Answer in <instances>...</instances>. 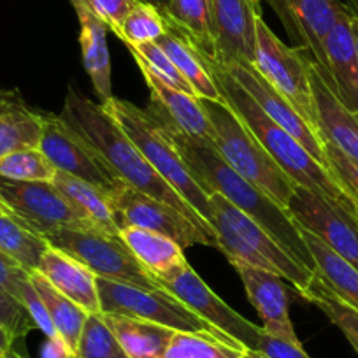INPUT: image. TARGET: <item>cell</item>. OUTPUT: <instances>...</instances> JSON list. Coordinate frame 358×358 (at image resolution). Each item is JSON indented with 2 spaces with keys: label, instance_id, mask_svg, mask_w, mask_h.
Returning <instances> with one entry per match:
<instances>
[{
  "label": "cell",
  "instance_id": "obj_3",
  "mask_svg": "<svg viewBox=\"0 0 358 358\" xmlns=\"http://www.w3.org/2000/svg\"><path fill=\"white\" fill-rule=\"evenodd\" d=\"M204 64L209 74L215 79L223 101L246 123L248 129L260 141L264 150L276 160V164L283 169L285 174L297 187L306 188L316 195H322V197L337 202L344 208L355 209V202L351 201L346 190L337 183L332 172L323 167L283 127L268 118L264 109L253 101V97L230 76V72L225 67H222L216 60H209V58H204Z\"/></svg>",
  "mask_w": 358,
  "mask_h": 358
},
{
  "label": "cell",
  "instance_id": "obj_52",
  "mask_svg": "<svg viewBox=\"0 0 358 358\" xmlns=\"http://www.w3.org/2000/svg\"><path fill=\"white\" fill-rule=\"evenodd\" d=\"M355 211H357V216H358V204H355Z\"/></svg>",
  "mask_w": 358,
  "mask_h": 358
},
{
  "label": "cell",
  "instance_id": "obj_44",
  "mask_svg": "<svg viewBox=\"0 0 358 358\" xmlns=\"http://www.w3.org/2000/svg\"><path fill=\"white\" fill-rule=\"evenodd\" d=\"M13 343H15V339H13L11 334H9L4 327H0V355L6 353L8 350H11Z\"/></svg>",
  "mask_w": 358,
  "mask_h": 358
},
{
  "label": "cell",
  "instance_id": "obj_47",
  "mask_svg": "<svg viewBox=\"0 0 358 358\" xmlns=\"http://www.w3.org/2000/svg\"><path fill=\"white\" fill-rule=\"evenodd\" d=\"M241 358H267V357H264V355L257 350H244L243 357Z\"/></svg>",
  "mask_w": 358,
  "mask_h": 358
},
{
  "label": "cell",
  "instance_id": "obj_36",
  "mask_svg": "<svg viewBox=\"0 0 358 358\" xmlns=\"http://www.w3.org/2000/svg\"><path fill=\"white\" fill-rule=\"evenodd\" d=\"M165 18L157 8L151 4L139 2L132 11L127 15L116 36L127 44V46H139L146 43H157L165 34Z\"/></svg>",
  "mask_w": 358,
  "mask_h": 358
},
{
  "label": "cell",
  "instance_id": "obj_41",
  "mask_svg": "<svg viewBox=\"0 0 358 358\" xmlns=\"http://www.w3.org/2000/svg\"><path fill=\"white\" fill-rule=\"evenodd\" d=\"M30 285V273L22 265L16 264L13 258L0 251V290L8 292L20 302L23 301L27 287ZM23 304V302H22Z\"/></svg>",
  "mask_w": 358,
  "mask_h": 358
},
{
  "label": "cell",
  "instance_id": "obj_7",
  "mask_svg": "<svg viewBox=\"0 0 358 358\" xmlns=\"http://www.w3.org/2000/svg\"><path fill=\"white\" fill-rule=\"evenodd\" d=\"M46 241L53 248L65 251L85 264L97 278L165 292L157 278L134 257L120 236L104 232L95 225H86L60 229L46 236Z\"/></svg>",
  "mask_w": 358,
  "mask_h": 358
},
{
  "label": "cell",
  "instance_id": "obj_33",
  "mask_svg": "<svg viewBox=\"0 0 358 358\" xmlns=\"http://www.w3.org/2000/svg\"><path fill=\"white\" fill-rule=\"evenodd\" d=\"M241 348L204 332H176L164 358H241Z\"/></svg>",
  "mask_w": 358,
  "mask_h": 358
},
{
  "label": "cell",
  "instance_id": "obj_12",
  "mask_svg": "<svg viewBox=\"0 0 358 358\" xmlns=\"http://www.w3.org/2000/svg\"><path fill=\"white\" fill-rule=\"evenodd\" d=\"M109 195L120 230L123 227H139V229L158 232L171 237L183 250L195 244L216 248V244L188 216L158 199L136 190L123 181L115 190L109 192Z\"/></svg>",
  "mask_w": 358,
  "mask_h": 358
},
{
  "label": "cell",
  "instance_id": "obj_2",
  "mask_svg": "<svg viewBox=\"0 0 358 358\" xmlns=\"http://www.w3.org/2000/svg\"><path fill=\"white\" fill-rule=\"evenodd\" d=\"M60 116L83 139L92 144L120 181L181 211L216 244L213 227L174 188L165 183V179L148 164L139 148L130 141L104 106L95 104L74 90H69Z\"/></svg>",
  "mask_w": 358,
  "mask_h": 358
},
{
  "label": "cell",
  "instance_id": "obj_40",
  "mask_svg": "<svg viewBox=\"0 0 358 358\" xmlns=\"http://www.w3.org/2000/svg\"><path fill=\"white\" fill-rule=\"evenodd\" d=\"M323 146H325L329 171L337 179V183L346 190L351 201L358 204V162L346 157L339 148H336L329 141L323 139Z\"/></svg>",
  "mask_w": 358,
  "mask_h": 358
},
{
  "label": "cell",
  "instance_id": "obj_31",
  "mask_svg": "<svg viewBox=\"0 0 358 358\" xmlns=\"http://www.w3.org/2000/svg\"><path fill=\"white\" fill-rule=\"evenodd\" d=\"M120 237L129 246L134 257L150 271L155 278L162 276L172 267L185 262V250L171 237L158 232L139 229V227H123Z\"/></svg>",
  "mask_w": 358,
  "mask_h": 358
},
{
  "label": "cell",
  "instance_id": "obj_32",
  "mask_svg": "<svg viewBox=\"0 0 358 358\" xmlns=\"http://www.w3.org/2000/svg\"><path fill=\"white\" fill-rule=\"evenodd\" d=\"M51 244L15 215H0V251L34 273Z\"/></svg>",
  "mask_w": 358,
  "mask_h": 358
},
{
  "label": "cell",
  "instance_id": "obj_22",
  "mask_svg": "<svg viewBox=\"0 0 358 358\" xmlns=\"http://www.w3.org/2000/svg\"><path fill=\"white\" fill-rule=\"evenodd\" d=\"M37 273L43 274L58 292L81 306L86 313H102L97 276L85 264L58 248L50 246L41 260Z\"/></svg>",
  "mask_w": 358,
  "mask_h": 358
},
{
  "label": "cell",
  "instance_id": "obj_42",
  "mask_svg": "<svg viewBox=\"0 0 358 358\" xmlns=\"http://www.w3.org/2000/svg\"><path fill=\"white\" fill-rule=\"evenodd\" d=\"M88 4L108 25V29L116 34L127 15L139 4V0H88Z\"/></svg>",
  "mask_w": 358,
  "mask_h": 358
},
{
  "label": "cell",
  "instance_id": "obj_11",
  "mask_svg": "<svg viewBox=\"0 0 358 358\" xmlns=\"http://www.w3.org/2000/svg\"><path fill=\"white\" fill-rule=\"evenodd\" d=\"M0 199L13 215L43 237L60 229L92 225L53 181H8L0 179Z\"/></svg>",
  "mask_w": 358,
  "mask_h": 358
},
{
  "label": "cell",
  "instance_id": "obj_45",
  "mask_svg": "<svg viewBox=\"0 0 358 358\" xmlns=\"http://www.w3.org/2000/svg\"><path fill=\"white\" fill-rule=\"evenodd\" d=\"M139 2H144V4H151L153 8H157L160 13H164L165 8H167V4H169V0H139Z\"/></svg>",
  "mask_w": 358,
  "mask_h": 358
},
{
  "label": "cell",
  "instance_id": "obj_8",
  "mask_svg": "<svg viewBox=\"0 0 358 358\" xmlns=\"http://www.w3.org/2000/svg\"><path fill=\"white\" fill-rule=\"evenodd\" d=\"M97 288L102 313H115V315L146 320V322L158 323V325L176 330V332L213 334L232 346L244 350L239 343L209 325L206 320L190 311L183 302H179L169 292L148 290V288L106 280V278H97Z\"/></svg>",
  "mask_w": 358,
  "mask_h": 358
},
{
  "label": "cell",
  "instance_id": "obj_19",
  "mask_svg": "<svg viewBox=\"0 0 358 358\" xmlns=\"http://www.w3.org/2000/svg\"><path fill=\"white\" fill-rule=\"evenodd\" d=\"M234 268L241 276L248 299L264 322L262 329L278 339L301 344L288 313L287 288L281 281L283 278L271 271L250 265H234Z\"/></svg>",
  "mask_w": 358,
  "mask_h": 358
},
{
  "label": "cell",
  "instance_id": "obj_4",
  "mask_svg": "<svg viewBox=\"0 0 358 358\" xmlns=\"http://www.w3.org/2000/svg\"><path fill=\"white\" fill-rule=\"evenodd\" d=\"M209 223L216 234V250L232 265H250L280 274L308 301L316 274L295 260L257 222L230 204L222 195H209Z\"/></svg>",
  "mask_w": 358,
  "mask_h": 358
},
{
  "label": "cell",
  "instance_id": "obj_9",
  "mask_svg": "<svg viewBox=\"0 0 358 358\" xmlns=\"http://www.w3.org/2000/svg\"><path fill=\"white\" fill-rule=\"evenodd\" d=\"M313 58L295 46H288L278 39L264 18L257 20V58L255 69L280 92L295 111L318 130L315 99L311 90ZM320 132V130H318Z\"/></svg>",
  "mask_w": 358,
  "mask_h": 358
},
{
  "label": "cell",
  "instance_id": "obj_16",
  "mask_svg": "<svg viewBox=\"0 0 358 358\" xmlns=\"http://www.w3.org/2000/svg\"><path fill=\"white\" fill-rule=\"evenodd\" d=\"M260 6L253 0H213L216 62L253 65L257 58V20Z\"/></svg>",
  "mask_w": 358,
  "mask_h": 358
},
{
  "label": "cell",
  "instance_id": "obj_46",
  "mask_svg": "<svg viewBox=\"0 0 358 358\" xmlns=\"http://www.w3.org/2000/svg\"><path fill=\"white\" fill-rule=\"evenodd\" d=\"M351 29H353V36H355V44H357V53H358V15L351 16Z\"/></svg>",
  "mask_w": 358,
  "mask_h": 358
},
{
  "label": "cell",
  "instance_id": "obj_50",
  "mask_svg": "<svg viewBox=\"0 0 358 358\" xmlns=\"http://www.w3.org/2000/svg\"><path fill=\"white\" fill-rule=\"evenodd\" d=\"M348 8L351 9V13H355V15H358V0H355L353 4H350Z\"/></svg>",
  "mask_w": 358,
  "mask_h": 358
},
{
  "label": "cell",
  "instance_id": "obj_21",
  "mask_svg": "<svg viewBox=\"0 0 358 358\" xmlns=\"http://www.w3.org/2000/svg\"><path fill=\"white\" fill-rule=\"evenodd\" d=\"M79 22V44H81L83 65L88 72L95 94L101 104L111 101V55L108 48V25L99 18L88 0H71Z\"/></svg>",
  "mask_w": 358,
  "mask_h": 358
},
{
  "label": "cell",
  "instance_id": "obj_49",
  "mask_svg": "<svg viewBox=\"0 0 358 358\" xmlns=\"http://www.w3.org/2000/svg\"><path fill=\"white\" fill-rule=\"evenodd\" d=\"M0 215H13V211L8 208V204L2 199H0Z\"/></svg>",
  "mask_w": 358,
  "mask_h": 358
},
{
  "label": "cell",
  "instance_id": "obj_29",
  "mask_svg": "<svg viewBox=\"0 0 358 358\" xmlns=\"http://www.w3.org/2000/svg\"><path fill=\"white\" fill-rule=\"evenodd\" d=\"M30 281H32L34 288L43 299L44 306L48 309L51 322H53L55 330H57L58 337L62 343L67 348L71 358H74L76 350H78L79 337H81L83 327H85L86 318L90 313H86L81 306L72 302L71 299L65 297L62 292H58L43 274L37 271L30 273Z\"/></svg>",
  "mask_w": 358,
  "mask_h": 358
},
{
  "label": "cell",
  "instance_id": "obj_30",
  "mask_svg": "<svg viewBox=\"0 0 358 358\" xmlns=\"http://www.w3.org/2000/svg\"><path fill=\"white\" fill-rule=\"evenodd\" d=\"M53 183L76 208L81 209L83 215L92 222V225L113 234V236H120V227L116 222L109 192L58 171L53 178Z\"/></svg>",
  "mask_w": 358,
  "mask_h": 358
},
{
  "label": "cell",
  "instance_id": "obj_5",
  "mask_svg": "<svg viewBox=\"0 0 358 358\" xmlns=\"http://www.w3.org/2000/svg\"><path fill=\"white\" fill-rule=\"evenodd\" d=\"M208 118L215 130L213 146L223 160L244 179L257 185L260 190L288 211V202L297 185L285 174L260 141L248 129L246 123L230 109L227 102H213L201 99Z\"/></svg>",
  "mask_w": 358,
  "mask_h": 358
},
{
  "label": "cell",
  "instance_id": "obj_27",
  "mask_svg": "<svg viewBox=\"0 0 358 358\" xmlns=\"http://www.w3.org/2000/svg\"><path fill=\"white\" fill-rule=\"evenodd\" d=\"M301 234L315 262V274L318 280L341 301L358 309V268L311 232L301 229Z\"/></svg>",
  "mask_w": 358,
  "mask_h": 358
},
{
  "label": "cell",
  "instance_id": "obj_1",
  "mask_svg": "<svg viewBox=\"0 0 358 358\" xmlns=\"http://www.w3.org/2000/svg\"><path fill=\"white\" fill-rule=\"evenodd\" d=\"M162 127L165 129L178 153L185 160L187 167L190 169L194 178L197 179V183L209 195L218 194L223 199H227L239 211H243L253 222H257L265 232L271 234L295 260L301 262L304 267L311 268L315 273V262H313L311 253H309L308 246L302 239L301 229L287 209L281 208L274 199L268 197L257 185L237 174L223 160L218 150L213 146V143L187 136V134L172 130L165 125Z\"/></svg>",
  "mask_w": 358,
  "mask_h": 358
},
{
  "label": "cell",
  "instance_id": "obj_17",
  "mask_svg": "<svg viewBox=\"0 0 358 358\" xmlns=\"http://www.w3.org/2000/svg\"><path fill=\"white\" fill-rule=\"evenodd\" d=\"M223 67V65H222ZM234 79L246 90L253 97V101L264 109L265 115L283 127L294 139H297L323 167L329 169L327 162L325 146H323L322 134L313 129L297 111L294 106L280 94L273 86L268 85L267 79L253 67V65H229L225 67Z\"/></svg>",
  "mask_w": 358,
  "mask_h": 358
},
{
  "label": "cell",
  "instance_id": "obj_37",
  "mask_svg": "<svg viewBox=\"0 0 358 358\" xmlns=\"http://www.w3.org/2000/svg\"><path fill=\"white\" fill-rule=\"evenodd\" d=\"M55 171L39 148L22 150L0 158V179L8 181H53Z\"/></svg>",
  "mask_w": 358,
  "mask_h": 358
},
{
  "label": "cell",
  "instance_id": "obj_14",
  "mask_svg": "<svg viewBox=\"0 0 358 358\" xmlns=\"http://www.w3.org/2000/svg\"><path fill=\"white\" fill-rule=\"evenodd\" d=\"M288 213L301 229L311 232L358 268V216L355 209L295 187Z\"/></svg>",
  "mask_w": 358,
  "mask_h": 358
},
{
  "label": "cell",
  "instance_id": "obj_15",
  "mask_svg": "<svg viewBox=\"0 0 358 358\" xmlns=\"http://www.w3.org/2000/svg\"><path fill=\"white\" fill-rule=\"evenodd\" d=\"M283 23L295 48L313 58L320 76L332 85L325 55V39L344 4L339 0H265Z\"/></svg>",
  "mask_w": 358,
  "mask_h": 358
},
{
  "label": "cell",
  "instance_id": "obj_18",
  "mask_svg": "<svg viewBox=\"0 0 358 358\" xmlns=\"http://www.w3.org/2000/svg\"><path fill=\"white\" fill-rule=\"evenodd\" d=\"M136 64L150 88V115L169 129L213 143L215 130L201 99L172 88L157 78L146 65L141 62Z\"/></svg>",
  "mask_w": 358,
  "mask_h": 358
},
{
  "label": "cell",
  "instance_id": "obj_24",
  "mask_svg": "<svg viewBox=\"0 0 358 358\" xmlns=\"http://www.w3.org/2000/svg\"><path fill=\"white\" fill-rule=\"evenodd\" d=\"M43 113L23 104L16 94L0 92V158L22 150L39 148Z\"/></svg>",
  "mask_w": 358,
  "mask_h": 358
},
{
  "label": "cell",
  "instance_id": "obj_38",
  "mask_svg": "<svg viewBox=\"0 0 358 358\" xmlns=\"http://www.w3.org/2000/svg\"><path fill=\"white\" fill-rule=\"evenodd\" d=\"M127 48H129V51L132 53L134 60L146 65L157 78H160L162 81L167 83L169 86L181 90V92H187V94L190 95H195L190 83L185 79V76L178 71V67L172 64L171 58L164 53V50H162L157 43H146L139 44V46ZM195 97H197V95H195Z\"/></svg>",
  "mask_w": 358,
  "mask_h": 358
},
{
  "label": "cell",
  "instance_id": "obj_10",
  "mask_svg": "<svg viewBox=\"0 0 358 358\" xmlns=\"http://www.w3.org/2000/svg\"><path fill=\"white\" fill-rule=\"evenodd\" d=\"M157 281L165 292L174 295L179 302H183L190 311L206 320L216 330L239 343L244 350H257L264 329L227 306L202 281V278L188 265L187 260L158 276Z\"/></svg>",
  "mask_w": 358,
  "mask_h": 358
},
{
  "label": "cell",
  "instance_id": "obj_35",
  "mask_svg": "<svg viewBox=\"0 0 358 358\" xmlns=\"http://www.w3.org/2000/svg\"><path fill=\"white\" fill-rule=\"evenodd\" d=\"M74 358H129L118 339L106 323L102 313H92L86 318Z\"/></svg>",
  "mask_w": 358,
  "mask_h": 358
},
{
  "label": "cell",
  "instance_id": "obj_13",
  "mask_svg": "<svg viewBox=\"0 0 358 358\" xmlns=\"http://www.w3.org/2000/svg\"><path fill=\"white\" fill-rule=\"evenodd\" d=\"M39 150L55 171L88 181L102 190L113 192L122 183L92 144L83 139L60 115H43Z\"/></svg>",
  "mask_w": 358,
  "mask_h": 358
},
{
  "label": "cell",
  "instance_id": "obj_25",
  "mask_svg": "<svg viewBox=\"0 0 358 358\" xmlns=\"http://www.w3.org/2000/svg\"><path fill=\"white\" fill-rule=\"evenodd\" d=\"M129 358H164L176 330L115 313H102Z\"/></svg>",
  "mask_w": 358,
  "mask_h": 358
},
{
  "label": "cell",
  "instance_id": "obj_53",
  "mask_svg": "<svg viewBox=\"0 0 358 358\" xmlns=\"http://www.w3.org/2000/svg\"><path fill=\"white\" fill-rule=\"evenodd\" d=\"M353 2H355V0H348V6H350V4H353Z\"/></svg>",
  "mask_w": 358,
  "mask_h": 358
},
{
  "label": "cell",
  "instance_id": "obj_28",
  "mask_svg": "<svg viewBox=\"0 0 358 358\" xmlns=\"http://www.w3.org/2000/svg\"><path fill=\"white\" fill-rule=\"evenodd\" d=\"M162 15L197 48L202 57L216 60L213 0H169Z\"/></svg>",
  "mask_w": 358,
  "mask_h": 358
},
{
  "label": "cell",
  "instance_id": "obj_26",
  "mask_svg": "<svg viewBox=\"0 0 358 358\" xmlns=\"http://www.w3.org/2000/svg\"><path fill=\"white\" fill-rule=\"evenodd\" d=\"M165 30L164 36L157 41L158 46L164 50V53L167 55L172 60V64L178 67V71L185 76L190 86L194 88L195 95L199 99H204V101H213V102H225L223 101L222 94H220L218 86H216L215 79L209 74V71L206 69L204 58L199 53L197 48L179 32L176 27H172L171 23L165 22Z\"/></svg>",
  "mask_w": 358,
  "mask_h": 358
},
{
  "label": "cell",
  "instance_id": "obj_43",
  "mask_svg": "<svg viewBox=\"0 0 358 358\" xmlns=\"http://www.w3.org/2000/svg\"><path fill=\"white\" fill-rule=\"evenodd\" d=\"M257 351H260L267 358H311L304 351L302 344L288 343V341L278 339L264 330L258 341Z\"/></svg>",
  "mask_w": 358,
  "mask_h": 358
},
{
  "label": "cell",
  "instance_id": "obj_39",
  "mask_svg": "<svg viewBox=\"0 0 358 358\" xmlns=\"http://www.w3.org/2000/svg\"><path fill=\"white\" fill-rule=\"evenodd\" d=\"M0 327H4L15 341L23 339L37 329L29 309L4 290H0Z\"/></svg>",
  "mask_w": 358,
  "mask_h": 358
},
{
  "label": "cell",
  "instance_id": "obj_20",
  "mask_svg": "<svg viewBox=\"0 0 358 358\" xmlns=\"http://www.w3.org/2000/svg\"><path fill=\"white\" fill-rule=\"evenodd\" d=\"M351 9L344 6L325 39L330 90L348 111L358 115V53L351 29Z\"/></svg>",
  "mask_w": 358,
  "mask_h": 358
},
{
  "label": "cell",
  "instance_id": "obj_48",
  "mask_svg": "<svg viewBox=\"0 0 358 358\" xmlns=\"http://www.w3.org/2000/svg\"><path fill=\"white\" fill-rule=\"evenodd\" d=\"M0 358H27V357H23V355H20L18 351H15L11 348V350H8V351H6V353L0 355Z\"/></svg>",
  "mask_w": 358,
  "mask_h": 358
},
{
  "label": "cell",
  "instance_id": "obj_6",
  "mask_svg": "<svg viewBox=\"0 0 358 358\" xmlns=\"http://www.w3.org/2000/svg\"><path fill=\"white\" fill-rule=\"evenodd\" d=\"M104 109L139 148L148 164L162 176V179H165V183L174 188L209 223V194L197 183V179L169 139L165 129L150 115V111L116 97L106 102Z\"/></svg>",
  "mask_w": 358,
  "mask_h": 358
},
{
  "label": "cell",
  "instance_id": "obj_34",
  "mask_svg": "<svg viewBox=\"0 0 358 358\" xmlns=\"http://www.w3.org/2000/svg\"><path fill=\"white\" fill-rule=\"evenodd\" d=\"M308 302H313L346 336V339L350 341L351 346L358 353V309L351 308L346 302L341 301L337 295H334L318 280V276L313 281Z\"/></svg>",
  "mask_w": 358,
  "mask_h": 358
},
{
  "label": "cell",
  "instance_id": "obj_51",
  "mask_svg": "<svg viewBox=\"0 0 358 358\" xmlns=\"http://www.w3.org/2000/svg\"><path fill=\"white\" fill-rule=\"evenodd\" d=\"M253 2H255V4H258V6L262 4V0H253Z\"/></svg>",
  "mask_w": 358,
  "mask_h": 358
},
{
  "label": "cell",
  "instance_id": "obj_23",
  "mask_svg": "<svg viewBox=\"0 0 358 358\" xmlns=\"http://www.w3.org/2000/svg\"><path fill=\"white\" fill-rule=\"evenodd\" d=\"M311 90L322 137L358 162V115L348 111L311 62Z\"/></svg>",
  "mask_w": 358,
  "mask_h": 358
}]
</instances>
